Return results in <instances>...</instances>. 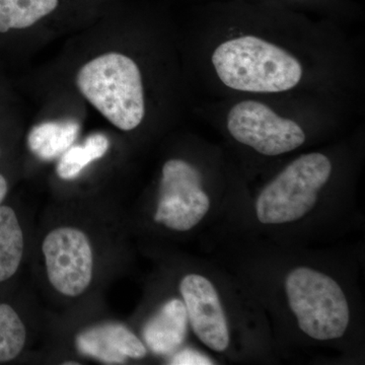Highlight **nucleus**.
<instances>
[{"mask_svg":"<svg viewBox=\"0 0 365 365\" xmlns=\"http://www.w3.org/2000/svg\"><path fill=\"white\" fill-rule=\"evenodd\" d=\"M300 32L283 26H227L205 44V69L211 81L235 95L280 101L318 86L325 71L316 48Z\"/></svg>","mask_w":365,"mask_h":365,"instance_id":"nucleus-1","label":"nucleus"},{"mask_svg":"<svg viewBox=\"0 0 365 365\" xmlns=\"http://www.w3.org/2000/svg\"><path fill=\"white\" fill-rule=\"evenodd\" d=\"M78 90L117 128L131 131L145 117L143 73L135 61L107 53L88 62L76 76Z\"/></svg>","mask_w":365,"mask_h":365,"instance_id":"nucleus-2","label":"nucleus"},{"mask_svg":"<svg viewBox=\"0 0 365 365\" xmlns=\"http://www.w3.org/2000/svg\"><path fill=\"white\" fill-rule=\"evenodd\" d=\"M333 163L328 155L309 153L288 163L264 187L256 201L263 225L294 222L313 210L319 194L330 181Z\"/></svg>","mask_w":365,"mask_h":365,"instance_id":"nucleus-3","label":"nucleus"},{"mask_svg":"<svg viewBox=\"0 0 365 365\" xmlns=\"http://www.w3.org/2000/svg\"><path fill=\"white\" fill-rule=\"evenodd\" d=\"M297 117L277 101L254 97L234 101L223 116L234 140L265 157H279L306 143V129Z\"/></svg>","mask_w":365,"mask_h":365,"instance_id":"nucleus-4","label":"nucleus"},{"mask_svg":"<svg viewBox=\"0 0 365 365\" xmlns=\"http://www.w3.org/2000/svg\"><path fill=\"white\" fill-rule=\"evenodd\" d=\"M285 292L302 332L319 341L344 335L350 322L349 306L332 277L314 269L295 268L287 276Z\"/></svg>","mask_w":365,"mask_h":365,"instance_id":"nucleus-5","label":"nucleus"},{"mask_svg":"<svg viewBox=\"0 0 365 365\" xmlns=\"http://www.w3.org/2000/svg\"><path fill=\"white\" fill-rule=\"evenodd\" d=\"M210 207L202 176L191 163L173 158L163 165L155 220L178 232L196 227Z\"/></svg>","mask_w":365,"mask_h":365,"instance_id":"nucleus-6","label":"nucleus"},{"mask_svg":"<svg viewBox=\"0 0 365 365\" xmlns=\"http://www.w3.org/2000/svg\"><path fill=\"white\" fill-rule=\"evenodd\" d=\"M50 283L60 294L78 297L93 279V256L90 240L74 227L53 230L42 246Z\"/></svg>","mask_w":365,"mask_h":365,"instance_id":"nucleus-7","label":"nucleus"},{"mask_svg":"<svg viewBox=\"0 0 365 365\" xmlns=\"http://www.w3.org/2000/svg\"><path fill=\"white\" fill-rule=\"evenodd\" d=\"M180 292L197 337L213 351H225L230 345V331L212 282L199 274H188L180 283Z\"/></svg>","mask_w":365,"mask_h":365,"instance_id":"nucleus-8","label":"nucleus"},{"mask_svg":"<svg viewBox=\"0 0 365 365\" xmlns=\"http://www.w3.org/2000/svg\"><path fill=\"white\" fill-rule=\"evenodd\" d=\"M79 351L108 364H123L127 359L146 356L145 346L129 329L120 324H105L88 329L76 338Z\"/></svg>","mask_w":365,"mask_h":365,"instance_id":"nucleus-9","label":"nucleus"},{"mask_svg":"<svg viewBox=\"0 0 365 365\" xmlns=\"http://www.w3.org/2000/svg\"><path fill=\"white\" fill-rule=\"evenodd\" d=\"M187 325L188 314L184 302L170 299L144 327V341L155 354H170L184 342Z\"/></svg>","mask_w":365,"mask_h":365,"instance_id":"nucleus-10","label":"nucleus"},{"mask_svg":"<svg viewBox=\"0 0 365 365\" xmlns=\"http://www.w3.org/2000/svg\"><path fill=\"white\" fill-rule=\"evenodd\" d=\"M78 131V124L74 121L45 122L30 131L28 146L41 160H54L72 146Z\"/></svg>","mask_w":365,"mask_h":365,"instance_id":"nucleus-11","label":"nucleus"},{"mask_svg":"<svg viewBox=\"0 0 365 365\" xmlns=\"http://www.w3.org/2000/svg\"><path fill=\"white\" fill-rule=\"evenodd\" d=\"M25 239L13 207L0 205V284L16 275L23 260Z\"/></svg>","mask_w":365,"mask_h":365,"instance_id":"nucleus-12","label":"nucleus"},{"mask_svg":"<svg viewBox=\"0 0 365 365\" xmlns=\"http://www.w3.org/2000/svg\"><path fill=\"white\" fill-rule=\"evenodd\" d=\"M57 6L58 0H0V33L29 28Z\"/></svg>","mask_w":365,"mask_h":365,"instance_id":"nucleus-13","label":"nucleus"},{"mask_svg":"<svg viewBox=\"0 0 365 365\" xmlns=\"http://www.w3.org/2000/svg\"><path fill=\"white\" fill-rule=\"evenodd\" d=\"M109 146V139L104 134H93L83 145L71 146L62 155L57 165V174L63 180L74 179L86 165L104 157Z\"/></svg>","mask_w":365,"mask_h":365,"instance_id":"nucleus-14","label":"nucleus"},{"mask_svg":"<svg viewBox=\"0 0 365 365\" xmlns=\"http://www.w3.org/2000/svg\"><path fill=\"white\" fill-rule=\"evenodd\" d=\"M26 330L11 304L0 302V364L16 359L25 347Z\"/></svg>","mask_w":365,"mask_h":365,"instance_id":"nucleus-15","label":"nucleus"},{"mask_svg":"<svg viewBox=\"0 0 365 365\" xmlns=\"http://www.w3.org/2000/svg\"><path fill=\"white\" fill-rule=\"evenodd\" d=\"M213 364L215 362L202 353L192 349H185L178 352L170 360V364L174 365H211Z\"/></svg>","mask_w":365,"mask_h":365,"instance_id":"nucleus-16","label":"nucleus"},{"mask_svg":"<svg viewBox=\"0 0 365 365\" xmlns=\"http://www.w3.org/2000/svg\"><path fill=\"white\" fill-rule=\"evenodd\" d=\"M275 4H281L288 6H309L313 4L314 0H272Z\"/></svg>","mask_w":365,"mask_h":365,"instance_id":"nucleus-17","label":"nucleus"},{"mask_svg":"<svg viewBox=\"0 0 365 365\" xmlns=\"http://www.w3.org/2000/svg\"><path fill=\"white\" fill-rule=\"evenodd\" d=\"M7 192H9V182H7L6 178L4 175L0 174V205L4 203Z\"/></svg>","mask_w":365,"mask_h":365,"instance_id":"nucleus-18","label":"nucleus"},{"mask_svg":"<svg viewBox=\"0 0 365 365\" xmlns=\"http://www.w3.org/2000/svg\"><path fill=\"white\" fill-rule=\"evenodd\" d=\"M0 155H1V150H0Z\"/></svg>","mask_w":365,"mask_h":365,"instance_id":"nucleus-19","label":"nucleus"}]
</instances>
